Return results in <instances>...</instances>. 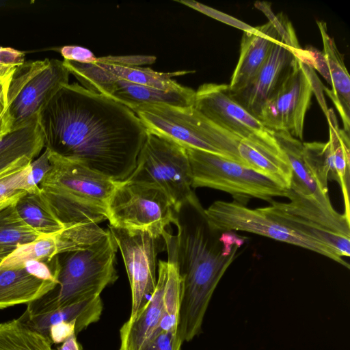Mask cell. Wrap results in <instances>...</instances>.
I'll return each instance as SVG.
<instances>
[{
  "mask_svg": "<svg viewBox=\"0 0 350 350\" xmlns=\"http://www.w3.org/2000/svg\"><path fill=\"white\" fill-rule=\"evenodd\" d=\"M37 120L44 148L116 182L133 172L147 135L131 109L77 83L64 85Z\"/></svg>",
  "mask_w": 350,
  "mask_h": 350,
  "instance_id": "cell-1",
  "label": "cell"
},
{
  "mask_svg": "<svg viewBox=\"0 0 350 350\" xmlns=\"http://www.w3.org/2000/svg\"><path fill=\"white\" fill-rule=\"evenodd\" d=\"M174 225L181 280L178 329L183 342H189L201 332L213 294L247 237L213 228L198 198L180 208Z\"/></svg>",
  "mask_w": 350,
  "mask_h": 350,
  "instance_id": "cell-2",
  "label": "cell"
},
{
  "mask_svg": "<svg viewBox=\"0 0 350 350\" xmlns=\"http://www.w3.org/2000/svg\"><path fill=\"white\" fill-rule=\"evenodd\" d=\"M49 157L51 167L39 184L40 193L60 222L66 227L107 220L118 182L50 150Z\"/></svg>",
  "mask_w": 350,
  "mask_h": 350,
  "instance_id": "cell-3",
  "label": "cell"
},
{
  "mask_svg": "<svg viewBox=\"0 0 350 350\" xmlns=\"http://www.w3.org/2000/svg\"><path fill=\"white\" fill-rule=\"evenodd\" d=\"M117 243L108 229L97 242L81 250L57 255L58 284L46 297L28 305L25 313L35 314L100 296L118 279L115 267Z\"/></svg>",
  "mask_w": 350,
  "mask_h": 350,
  "instance_id": "cell-4",
  "label": "cell"
},
{
  "mask_svg": "<svg viewBox=\"0 0 350 350\" xmlns=\"http://www.w3.org/2000/svg\"><path fill=\"white\" fill-rule=\"evenodd\" d=\"M168 258L158 262L155 289L135 318L120 329L119 350H141L152 337L162 331L178 329L181 280L176 261L174 236L163 237Z\"/></svg>",
  "mask_w": 350,
  "mask_h": 350,
  "instance_id": "cell-5",
  "label": "cell"
},
{
  "mask_svg": "<svg viewBox=\"0 0 350 350\" xmlns=\"http://www.w3.org/2000/svg\"><path fill=\"white\" fill-rule=\"evenodd\" d=\"M191 167L192 188L209 187L231 194L245 205L256 198L271 202L286 197L287 189L270 178L222 155L193 148L185 149Z\"/></svg>",
  "mask_w": 350,
  "mask_h": 350,
  "instance_id": "cell-6",
  "label": "cell"
},
{
  "mask_svg": "<svg viewBox=\"0 0 350 350\" xmlns=\"http://www.w3.org/2000/svg\"><path fill=\"white\" fill-rule=\"evenodd\" d=\"M127 180L158 187L176 212L184 204L197 198L192 190L191 167L185 148L148 131L135 168Z\"/></svg>",
  "mask_w": 350,
  "mask_h": 350,
  "instance_id": "cell-7",
  "label": "cell"
},
{
  "mask_svg": "<svg viewBox=\"0 0 350 350\" xmlns=\"http://www.w3.org/2000/svg\"><path fill=\"white\" fill-rule=\"evenodd\" d=\"M286 198L289 202L272 200L270 206L260 208L271 219L326 245L340 256H350V219L324 207L313 196L291 189Z\"/></svg>",
  "mask_w": 350,
  "mask_h": 350,
  "instance_id": "cell-8",
  "label": "cell"
},
{
  "mask_svg": "<svg viewBox=\"0 0 350 350\" xmlns=\"http://www.w3.org/2000/svg\"><path fill=\"white\" fill-rule=\"evenodd\" d=\"M70 72L56 59L25 62L12 74L6 93V113L12 130L38 118L42 108L65 85Z\"/></svg>",
  "mask_w": 350,
  "mask_h": 350,
  "instance_id": "cell-9",
  "label": "cell"
},
{
  "mask_svg": "<svg viewBox=\"0 0 350 350\" xmlns=\"http://www.w3.org/2000/svg\"><path fill=\"white\" fill-rule=\"evenodd\" d=\"M193 106L213 122L243 139L278 163L291 168L274 132L230 96L228 84L201 85L196 91Z\"/></svg>",
  "mask_w": 350,
  "mask_h": 350,
  "instance_id": "cell-10",
  "label": "cell"
},
{
  "mask_svg": "<svg viewBox=\"0 0 350 350\" xmlns=\"http://www.w3.org/2000/svg\"><path fill=\"white\" fill-rule=\"evenodd\" d=\"M109 226L129 230L147 232L162 237L174 224L176 211L158 187L126 180L118 182L107 204Z\"/></svg>",
  "mask_w": 350,
  "mask_h": 350,
  "instance_id": "cell-11",
  "label": "cell"
},
{
  "mask_svg": "<svg viewBox=\"0 0 350 350\" xmlns=\"http://www.w3.org/2000/svg\"><path fill=\"white\" fill-rule=\"evenodd\" d=\"M204 213L209 224L224 231H245L299 246L323 255L349 269V265L332 248L293 231L263 213L235 201H215Z\"/></svg>",
  "mask_w": 350,
  "mask_h": 350,
  "instance_id": "cell-12",
  "label": "cell"
},
{
  "mask_svg": "<svg viewBox=\"0 0 350 350\" xmlns=\"http://www.w3.org/2000/svg\"><path fill=\"white\" fill-rule=\"evenodd\" d=\"M119 248L131 290V310L127 321H133L153 293L157 281L158 254L166 249L163 237L147 232L129 230L109 226Z\"/></svg>",
  "mask_w": 350,
  "mask_h": 350,
  "instance_id": "cell-13",
  "label": "cell"
},
{
  "mask_svg": "<svg viewBox=\"0 0 350 350\" xmlns=\"http://www.w3.org/2000/svg\"><path fill=\"white\" fill-rule=\"evenodd\" d=\"M312 68L299 58L292 72L264 105L259 120L274 132L286 131L301 141L306 114L315 92Z\"/></svg>",
  "mask_w": 350,
  "mask_h": 350,
  "instance_id": "cell-14",
  "label": "cell"
},
{
  "mask_svg": "<svg viewBox=\"0 0 350 350\" xmlns=\"http://www.w3.org/2000/svg\"><path fill=\"white\" fill-rule=\"evenodd\" d=\"M306 54L305 49L296 52L283 43L275 42L257 74L241 88L229 91L230 96L259 120L264 105L280 89L297 59H303Z\"/></svg>",
  "mask_w": 350,
  "mask_h": 350,
  "instance_id": "cell-15",
  "label": "cell"
},
{
  "mask_svg": "<svg viewBox=\"0 0 350 350\" xmlns=\"http://www.w3.org/2000/svg\"><path fill=\"white\" fill-rule=\"evenodd\" d=\"M70 74L75 77L81 86L91 91L95 87L123 80L128 82L150 86L165 91L176 90L183 85L172 78L193 71L161 72L150 68L131 66L100 62L96 57L93 64H81L63 60Z\"/></svg>",
  "mask_w": 350,
  "mask_h": 350,
  "instance_id": "cell-16",
  "label": "cell"
},
{
  "mask_svg": "<svg viewBox=\"0 0 350 350\" xmlns=\"http://www.w3.org/2000/svg\"><path fill=\"white\" fill-rule=\"evenodd\" d=\"M91 92L107 96L130 109L148 105L193 106L196 94L193 89L185 86L165 91L123 80L99 85Z\"/></svg>",
  "mask_w": 350,
  "mask_h": 350,
  "instance_id": "cell-17",
  "label": "cell"
},
{
  "mask_svg": "<svg viewBox=\"0 0 350 350\" xmlns=\"http://www.w3.org/2000/svg\"><path fill=\"white\" fill-rule=\"evenodd\" d=\"M256 28L254 32L243 31L239 57L228 84L229 91L237 90L248 83L266 62L273 44L282 42L269 22Z\"/></svg>",
  "mask_w": 350,
  "mask_h": 350,
  "instance_id": "cell-18",
  "label": "cell"
},
{
  "mask_svg": "<svg viewBox=\"0 0 350 350\" xmlns=\"http://www.w3.org/2000/svg\"><path fill=\"white\" fill-rule=\"evenodd\" d=\"M317 24L322 38L323 55L328 70L329 83L332 88V90H325L339 113L343 130L349 134L350 77L344 62V56L338 49L334 39L328 33L326 23L318 21Z\"/></svg>",
  "mask_w": 350,
  "mask_h": 350,
  "instance_id": "cell-19",
  "label": "cell"
},
{
  "mask_svg": "<svg viewBox=\"0 0 350 350\" xmlns=\"http://www.w3.org/2000/svg\"><path fill=\"white\" fill-rule=\"evenodd\" d=\"M37 119L12 130L5 111L0 118V170L20 158L33 161L40 156L44 144Z\"/></svg>",
  "mask_w": 350,
  "mask_h": 350,
  "instance_id": "cell-20",
  "label": "cell"
},
{
  "mask_svg": "<svg viewBox=\"0 0 350 350\" xmlns=\"http://www.w3.org/2000/svg\"><path fill=\"white\" fill-rule=\"evenodd\" d=\"M103 309L100 295L43 313L29 314L25 312L21 318L30 327L49 337L51 325L61 322L75 321L77 334L97 322Z\"/></svg>",
  "mask_w": 350,
  "mask_h": 350,
  "instance_id": "cell-21",
  "label": "cell"
},
{
  "mask_svg": "<svg viewBox=\"0 0 350 350\" xmlns=\"http://www.w3.org/2000/svg\"><path fill=\"white\" fill-rule=\"evenodd\" d=\"M57 285L52 281L39 279L24 268L0 269V310L35 301Z\"/></svg>",
  "mask_w": 350,
  "mask_h": 350,
  "instance_id": "cell-22",
  "label": "cell"
},
{
  "mask_svg": "<svg viewBox=\"0 0 350 350\" xmlns=\"http://www.w3.org/2000/svg\"><path fill=\"white\" fill-rule=\"evenodd\" d=\"M274 136L286 154L292 170V179L289 189L304 195L312 196L324 207L334 209L328 193L321 190L306 165L304 157V144L301 141L286 131L274 132Z\"/></svg>",
  "mask_w": 350,
  "mask_h": 350,
  "instance_id": "cell-23",
  "label": "cell"
},
{
  "mask_svg": "<svg viewBox=\"0 0 350 350\" xmlns=\"http://www.w3.org/2000/svg\"><path fill=\"white\" fill-rule=\"evenodd\" d=\"M329 124L331 160L333 167L334 180L340 186L344 203L345 213L350 219L349 207V178H350V140L349 134L338 126L334 111L330 109L326 116Z\"/></svg>",
  "mask_w": 350,
  "mask_h": 350,
  "instance_id": "cell-24",
  "label": "cell"
},
{
  "mask_svg": "<svg viewBox=\"0 0 350 350\" xmlns=\"http://www.w3.org/2000/svg\"><path fill=\"white\" fill-rule=\"evenodd\" d=\"M18 198L0 204V263L19 245L44 236L20 217L15 206Z\"/></svg>",
  "mask_w": 350,
  "mask_h": 350,
  "instance_id": "cell-25",
  "label": "cell"
},
{
  "mask_svg": "<svg viewBox=\"0 0 350 350\" xmlns=\"http://www.w3.org/2000/svg\"><path fill=\"white\" fill-rule=\"evenodd\" d=\"M15 206L23 220L42 235H55L65 228L44 202L40 191L25 193L17 200Z\"/></svg>",
  "mask_w": 350,
  "mask_h": 350,
  "instance_id": "cell-26",
  "label": "cell"
},
{
  "mask_svg": "<svg viewBox=\"0 0 350 350\" xmlns=\"http://www.w3.org/2000/svg\"><path fill=\"white\" fill-rule=\"evenodd\" d=\"M51 344L21 318L0 323V350H53Z\"/></svg>",
  "mask_w": 350,
  "mask_h": 350,
  "instance_id": "cell-27",
  "label": "cell"
},
{
  "mask_svg": "<svg viewBox=\"0 0 350 350\" xmlns=\"http://www.w3.org/2000/svg\"><path fill=\"white\" fill-rule=\"evenodd\" d=\"M57 256L55 235L40 238L19 245L0 263L1 269H14L24 267L31 260L51 262Z\"/></svg>",
  "mask_w": 350,
  "mask_h": 350,
  "instance_id": "cell-28",
  "label": "cell"
},
{
  "mask_svg": "<svg viewBox=\"0 0 350 350\" xmlns=\"http://www.w3.org/2000/svg\"><path fill=\"white\" fill-rule=\"evenodd\" d=\"M304 157L314 181L322 191L328 193L327 181L333 180V167L328 142H306Z\"/></svg>",
  "mask_w": 350,
  "mask_h": 350,
  "instance_id": "cell-29",
  "label": "cell"
},
{
  "mask_svg": "<svg viewBox=\"0 0 350 350\" xmlns=\"http://www.w3.org/2000/svg\"><path fill=\"white\" fill-rule=\"evenodd\" d=\"M31 161L24 157L0 170V204L27 192V177Z\"/></svg>",
  "mask_w": 350,
  "mask_h": 350,
  "instance_id": "cell-30",
  "label": "cell"
},
{
  "mask_svg": "<svg viewBox=\"0 0 350 350\" xmlns=\"http://www.w3.org/2000/svg\"><path fill=\"white\" fill-rule=\"evenodd\" d=\"M254 6L260 10L269 19V22L280 36L282 42L296 52H301L295 29L287 16L282 12L275 14L271 4L267 1H256Z\"/></svg>",
  "mask_w": 350,
  "mask_h": 350,
  "instance_id": "cell-31",
  "label": "cell"
},
{
  "mask_svg": "<svg viewBox=\"0 0 350 350\" xmlns=\"http://www.w3.org/2000/svg\"><path fill=\"white\" fill-rule=\"evenodd\" d=\"M176 1L220 22L241 29L243 31L254 32L256 31V27H252L232 16L228 15L198 1L193 0H176Z\"/></svg>",
  "mask_w": 350,
  "mask_h": 350,
  "instance_id": "cell-32",
  "label": "cell"
},
{
  "mask_svg": "<svg viewBox=\"0 0 350 350\" xmlns=\"http://www.w3.org/2000/svg\"><path fill=\"white\" fill-rule=\"evenodd\" d=\"M49 155V150L44 148V151L31 162L27 177V193L40 191L39 184L51 167Z\"/></svg>",
  "mask_w": 350,
  "mask_h": 350,
  "instance_id": "cell-33",
  "label": "cell"
},
{
  "mask_svg": "<svg viewBox=\"0 0 350 350\" xmlns=\"http://www.w3.org/2000/svg\"><path fill=\"white\" fill-rule=\"evenodd\" d=\"M183 342L179 329H171L150 338L141 350H180Z\"/></svg>",
  "mask_w": 350,
  "mask_h": 350,
  "instance_id": "cell-34",
  "label": "cell"
},
{
  "mask_svg": "<svg viewBox=\"0 0 350 350\" xmlns=\"http://www.w3.org/2000/svg\"><path fill=\"white\" fill-rule=\"evenodd\" d=\"M24 62V52L10 47L0 46V79L10 77Z\"/></svg>",
  "mask_w": 350,
  "mask_h": 350,
  "instance_id": "cell-35",
  "label": "cell"
},
{
  "mask_svg": "<svg viewBox=\"0 0 350 350\" xmlns=\"http://www.w3.org/2000/svg\"><path fill=\"white\" fill-rule=\"evenodd\" d=\"M64 60L81 64H93L96 57L88 49L75 45L64 46L59 49Z\"/></svg>",
  "mask_w": 350,
  "mask_h": 350,
  "instance_id": "cell-36",
  "label": "cell"
},
{
  "mask_svg": "<svg viewBox=\"0 0 350 350\" xmlns=\"http://www.w3.org/2000/svg\"><path fill=\"white\" fill-rule=\"evenodd\" d=\"M100 62L124 66H139L151 64L156 61V57L149 55L106 56L97 57Z\"/></svg>",
  "mask_w": 350,
  "mask_h": 350,
  "instance_id": "cell-37",
  "label": "cell"
},
{
  "mask_svg": "<svg viewBox=\"0 0 350 350\" xmlns=\"http://www.w3.org/2000/svg\"><path fill=\"white\" fill-rule=\"evenodd\" d=\"M76 322H61L54 324L49 329V336L52 343L64 342L72 335L76 334Z\"/></svg>",
  "mask_w": 350,
  "mask_h": 350,
  "instance_id": "cell-38",
  "label": "cell"
},
{
  "mask_svg": "<svg viewBox=\"0 0 350 350\" xmlns=\"http://www.w3.org/2000/svg\"><path fill=\"white\" fill-rule=\"evenodd\" d=\"M11 75L5 79H0V118L6 109L7 88Z\"/></svg>",
  "mask_w": 350,
  "mask_h": 350,
  "instance_id": "cell-39",
  "label": "cell"
},
{
  "mask_svg": "<svg viewBox=\"0 0 350 350\" xmlns=\"http://www.w3.org/2000/svg\"><path fill=\"white\" fill-rule=\"evenodd\" d=\"M58 350H81V346L77 340L76 334L72 335L65 340Z\"/></svg>",
  "mask_w": 350,
  "mask_h": 350,
  "instance_id": "cell-40",
  "label": "cell"
},
{
  "mask_svg": "<svg viewBox=\"0 0 350 350\" xmlns=\"http://www.w3.org/2000/svg\"><path fill=\"white\" fill-rule=\"evenodd\" d=\"M82 350V349H81Z\"/></svg>",
  "mask_w": 350,
  "mask_h": 350,
  "instance_id": "cell-41",
  "label": "cell"
}]
</instances>
